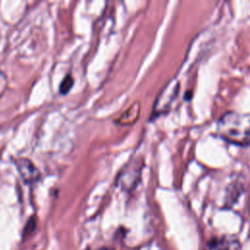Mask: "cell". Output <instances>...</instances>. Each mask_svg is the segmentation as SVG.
Here are the masks:
<instances>
[{
	"label": "cell",
	"instance_id": "3957f363",
	"mask_svg": "<svg viewBox=\"0 0 250 250\" xmlns=\"http://www.w3.org/2000/svg\"><path fill=\"white\" fill-rule=\"evenodd\" d=\"M179 91V84L177 80H171L168 84H166L163 89L158 94L155 103L152 107L151 118L156 117L159 114L166 112L171 104L173 103L174 99L176 98Z\"/></svg>",
	"mask_w": 250,
	"mask_h": 250
},
{
	"label": "cell",
	"instance_id": "8992f818",
	"mask_svg": "<svg viewBox=\"0 0 250 250\" xmlns=\"http://www.w3.org/2000/svg\"><path fill=\"white\" fill-rule=\"evenodd\" d=\"M139 115H140V104L139 102H136L115 120V123L122 126L130 125L136 122V120L139 118Z\"/></svg>",
	"mask_w": 250,
	"mask_h": 250
},
{
	"label": "cell",
	"instance_id": "6da1fadb",
	"mask_svg": "<svg viewBox=\"0 0 250 250\" xmlns=\"http://www.w3.org/2000/svg\"><path fill=\"white\" fill-rule=\"evenodd\" d=\"M216 131L228 143L236 146L250 145V113L234 110L225 112L217 122Z\"/></svg>",
	"mask_w": 250,
	"mask_h": 250
},
{
	"label": "cell",
	"instance_id": "52a82bcc",
	"mask_svg": "<svg viewBox=\"0 0 250 250\" xmlns=\"http://www.w3.org/2000/svg\"><path fill=\"white\" fill-rule=\"evenodd\" d=\"M73 84H74V79H73L72 75L71 74H66L63 77V79L62 80L61 84H60V89H59L60 93L62 95L67 94L71 90Z\"/></svg>",
	"mask_w": 250,
	"mask_h": 250
},
{
	"label": "cell",
	"instance_id": "5b68a950",
	"mask_svg": "<svg viewBox=\"0 0 250 250\" xmlns=\"http://www.w3.org/2000/svg\"><path fill=\"white\" fill-rule=\"evenodd\" d=\"M240 243L234 237L229 236H220V237H213L211 238L204 250H239Z\"/></svg>",
	"mask_w": 250,
	"mask_h": 250
},
{
	"label": "cell",
	"instance_id": "277c9868",
	"mask_svg": "<svg viewBox=\"0 0 250 250\" xmlns=\"http://www.w3.org/2000/svg\"><path fill=\"white\" fill-rule=\"evenodd\" d=\"M15 165L21 178L27 184H34L41 178V173L35 164L28 158L20 157L15 160Z\"/></svg>",
	"mask_w": 250,
	"mask_h": 250
},
{
	"label": "cell",
	"instance_id": "7a4b0ae2",
	"mask_svg": "<svg viewBox=\"0 0 250 250\" xmlns=\"http://www.w3.org/2000/svg\"><path fill=\"white\" fill-rule=\"evenodd\" d=\"M142 158L131 159L124 167L119 171L116 177V185L124 190L133 189L140 181L141 171L143 168Z\"/></svg>",
	"mask_w": 250,
	"mask_h": 250
}]
</instances>
